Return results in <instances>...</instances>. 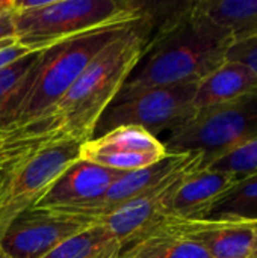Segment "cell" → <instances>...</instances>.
<instances>
[{
  "label": "cell",
  "mask_w": 257,
  "mask_h": 258,
  "mask_svg": "<svg viewBox=\"0 0 257 258\" xmlns=\"http://www.w3.org/2000/svg\"><path fill=\"white\" fill-rule=\"evenodd\" d=\"M171 3L147 9L145 15L114 38L83 70L67 94L33 125L2 139L5 166L39 148L94 138L95 127L138 65Z\"/></svg>",
  "instance_id": "cell-1"
},
{
  "label": "cell",
  "mask_w": 257,
  "mask_h": 258,
  "mask_svg": "<svg viewBox=\"0 0 257 258\" xmlns=\"http://www.w3.org/2000/svg\"><path fill=\"white\" fill-rule=\"evenodd\" d=\"M232 44V36L197 12L192 2L176 3L156 26L118 95L198 83L226 62Z\"/></svg>",
  "instance_id": "cell-2"
},
{
  "label": "cell",
  "mask_w": 257,
  "mask_h": 258,
  "mask_svg": "<svg viewBox=\"0 0 257 258\" xmlns=\"http://www.w3.org/2000/svg\"><path fill=\"white\" fill-rule=\"evenodd\" d=\"M133 23L100 27L41 50L30 82L0 124L2 139L39 121L67 94L89 62Z\"/></svg>",
  "instance_id": "cell-3"
},
{
  "label": "cell",
  "mask_w": 257,
  "mask_h": 258,
  "mask_svg": "<svg viewBox=\"0 0 257 258\" xmlns=\"http://www.w3.org/2000/svg\"><path fill=\"white\" fill-rule=\"evenodd\" d=\"M148 5L130 0H48L42 8L12 11L17 42L41 51L64 39L139 20Z\"/></svg>",
  "instance_id": "cell-4"
},
{
  "label": "cell",
  "mask_w": 257,
  "mask_h": 258,
  "mask_svg": "<svg viewBox=\"0 0 257 258\" xmlns=\"http://www.w3.org/2000/svg\"><path fill=\"white\" fill-rule=\"evenodd\" d=\"M257 136V94L197 110L165 139L167 154L198 153L201 169Z\"/></svg>",
  "instance_id": "cell-5"
},
{
  "label": "cell",
  "mask_w": 257,
  "mask_h": 258,
  "mask_svg": "<svg viewBox=\"0 0 257 258\" xmlns=\"http://www.w3.org/2000/svg\"><path fill=\"white\" fill-rule=\"evenodd\" d=\"M80 144L65 142L27 153L9 162L0 172V239L8 227L32 209L79 160Z\"/></svg>",
  "instance_id": "cell-6"
},
{
  "label": "cell",
  "mask_w": 257,
  "mask_h": 258,
  "mask_svg": "<svg viewBox=\"0 0 257 258\" xmlns=\"http://www.w3.org/2000/svg\"><path fill=\"white\" fill-rule=\"evenodd\" d=\"M198 83H182L118 95L101 115L95 136L124 125L144 128L156 136L186 124L194 115V97Z\"/></svg>",
  "instance_id": "cell-7"
},
{
  "label": "cell",
  "mask_w": 257,
  "mask_h": 258,
  "mask_svg": "<svg viewBox=\"0 0 257 258\" xmlns=\"http://www.w3.org/2000/svg\"><path fill=\"white\" fill-rule=\"evenodd\" d=\"M201 165L203 157L197 153L186 165L176 169L145 192L139 194L100 224H103L114 234L121 246L156 230L171 218L170 206L182 181L192 171L201 169Z\"/></svg>",
  "instance_id": "cell-8"
},
{
  "label": "cell",
  "mask_w": 257,
  "mask_h": 258,
  "mask_svg": "<svg viewBox=\"0 0 257 258\" xmlns=\"http://www.w3.org/2000/svg\"><path fill=\"white\" fill-rule=\"evenodd\" d=\"M167 156L164 144L156 136L135 125L109 130L80 144L79 150V159L118 172L145 169Z\"/></svg>",
  "instance_id": "cell-9"
},
{
  "label": "cell",
  "mask_w": 257,
  "mask_h": 258,
  "mask_svg": "<svg viewBox=\"0 0 257 258\" xmlns=\"http://www.w3.org/2000/svg\"><path fill=\"white\" fill-rule=\"evenodd\" d=\"M89 227L53 210L29 209L21 213L0 239L6 258H45L62 242Z\"/></svg>",
  "instance_id": "cell-10"
},
{
  "label": "cell",
  "mask_w": 257,
  "mask_h": 258,
  "mask_svg": "<svg viewBox=\"0 0 257 258\" xmlns=\"http://www.w3.org/2000/svg\"><path fill=\"white\" fill-rule=\"evenodd\" d=\"M197 153L189 154H168L165 159L158 162L153 166H148L141 171L126 172L123 174L101 197L68 209H59L53 212L64 213L74 219H79L88 225L103 222L109 215L121 209L124 204L136 198L139 194L145 192L148 187L155 186L165 177H168L176 169L186 165L189 160L194 159Z\"/></svg>",
  "instance_id": "cell-11"
},
{
  "label": "cell",
  "mask_w": 257,
  "mask_h": 258,
  "mask_svg": "<svg viewBox=\"0 0 257 258\" xmlns=\"http://www.w3.org/2000/svg\"><path fill=\"white\" fill-rule=\"evenodd\" d=\"M257 222L182 221L170 218L164 227L200 245L211 258H248Z\"/></svg>",
  "instance_id": "cell-12"
},
{
  "label": "cell",
  "mask_w": 257,
  "mask_h": 258,
  "mask_svg": "<svg viewBox=\"0 0 257 258\" xmlns=\"http://www.w3.org/2000/svg\"><path fill=\"white\" fill-rule=\"evenodd\" d=\"M123 174L106 169L88 160L74 162L50 187V190L32 207L59 210L76 207L101 197Z\"/></svg>",
  "instance_id": "cell-13"
},
{
  "label": "cell",
  "mask_w": 257,
  "mask_h": 258,
  "mask_svg": "<svg viewBox=\"0 0 257 258\" xmlns=\"http://www.w3.org/2000/svg\"><path fill=\"white\" fill-rule=\"evenodd\" d=\"M236 181L235 175L209 168L192 171L173 197L170 206L171 218L182 221L200 219L206 209Z\"/></svg>",
  "instance_id": "cell-14"
},
{
  "label": "cell",
  "mask_w": 257,
  "mask_h": 258,
  "mask_svg": "<svg viewBox=\"0 0 257 258\" xmlns=\"http://www.w3.org/2000/svg\"><path fill=\"white\" fill-rule=\"evenodd\" d=\"M253 94H257L256 73L241 62L226 59L223 65L198 82L194 107L201 110Z\"/></svg>",
  "instance_id": "cell-15"
},
{
  "label": "cell",
  "mask_w": 257,
  "mask_h": 258,
  "mask_svg": "<svg viewBox=\"0 0 257 258\" xmlns=\"http://www.w3.org/2000/svg\"><path fill=\"white\" fill-rule=\"evenodd\" d=\"M192 6L224 29L233 44L257 38V0H195Z\"/></svg>",
  "instance_id": "cell-16"
},
{
  "label": "cell",
  "mask_w": 257,
  "mask_h": 258,
  "mask_svg": "<svg viewBox=\"0 0 257 258\" xmlns=\"http://www.w3.org/2000/svg\"><path fill=\"white\" fill-rule=\"evenodd\" d=\"M117 258H211L195 242L164 227L121 246Z\"/></svg>",
  "instance_id": "cell-17"
},
{
  "label": "cell",
  "mask_w": 257,
  "mask_h": 258,
  "mask_svg": "<svg viewBox=\"0 0 257 258\" xmlns=\"http://www.w3.org/2000/svg\"><path fill=\"white\" fill-rule=\"evenodd\" d=\"M200 219L257 222V172L239 178L206 209Z\"/></svg>",
  "instance_id": "cell-18"
},
{
  "label": "cell",
  "mask_w": 257,
  "mask_h": 258,
  "mask_svg": "<svg viewBox=\"0 0 257 258\" xmlns=\"http://www.w3.org/2000/svg\"><path fill=\"white\" fill-rule=\"evenodd\" d=\"M120 242L103 224H92L55 248L45 258H117Z\"/></svg>",
  "instance_id": "cell-19"
},
{
  "label": "cell",
  "mask_w": 257,
  "mask_h": 258,
  "mask_svg": "<svg viewBox=\"0 0 257 258\" xmlns=\"http://www.w3.org/2000/svg\"><path fill=\"white\" fill-rule=\"evenodd\" d=\"M41 51H33L0 70V124L32 79Z\"/></svg>",
  "instance_id": "cell-20"
},
{
  "label": "cell",
  "mask_w": 257,
  "mask_h": 258,
  "mask_svg": "<svg viewBox=\"0 0 257 258\" xmlns=\"http://www.w3.org/2000/svg\"><path fill=\"white\" fill-rule=\"evenodd\" d=\"M208 168L232 174L238 180L257 172V136L214 160Z\"/></svg>",
  "instance_id": "cell-21"
},
{
  "label": "cell",
  "mask_w": 257,
  "mask_h": 258,
  "mask_svg": "<svg viewBox=\"0 0 257 258\" xmlns=\"http://www.w3.org/2000/svg\"><path fill=\"white\" fill-rule=\"evenodd\" d=\"M227 60H236L248 68H251L257 74V38L232 44L227 53Z\"/></svg>",
  "instance_id": "cell-22"
},
{
  "label": "cell",
  "mask_w": 257,
  "mask_h": 258,
  "mask_svg": "<svg viewBox=\"0 0 257 258\" xmlns=\"http://www.w3.org/2000/svg\"><path fill=\"white\" fill-rule=\"evenodd\" d=\"M30 53H33V51L23 47V45H20L18 42L2 47L0 48V70L6 68L8 65L14 63L15 60H18V59H21V57H24V56H27Z\"/></svg>",
  "instance_id": "cell-23"
},
{
  "label": "cell",
  "mask_w": 257,
  "mask_h": 258,
  "mask_svg": "<svg viewBox=\"0 0 257 258\" xmlns=\"http://www.w3.org/2000/svg\"><path fill=\"white\" fill-rule=\"evenodd\" d=\"M17 42L15 27H14V12L8 11L0 17V48Z\"/></svg>",
  "instance_id": "cell-24"
},
{
  "label": "cell",
  "mask_w": 257,
  "mask_h": 258,
  "mask_svg": "<svg viewBox=\"0 0 257 258\" xmlns=\"http://www.w3.org/2000/svg\"><path fill=\"white\" fill-rule=\"evenodd\" d=\"M12 9V0H0V17Z\"/></svg>",
  "instance_id": "cell-25"
},
{
  "label": "cell",
  "mask_w": 257,
  "mask_h": 258,
  "mask_svg": "<svg viewBox=\"0 0 257 258\" xmlns=\"http://www.w3.org/2000/svg\"><path fill=\"white\" fill-rule=\"evenodd\" d=\"M248 258H257V225H256V231H254L253 245H251V251H250V255H248Z\"/></svg>",
  "instance_id": "cell-26"
},
{
  "label": "cell",
  "mask_w": 257,
  "mask_h": 258,
  "mask_svg": "<svg viewBox=\"0 0 257 258\" xmlns=\"http://www.w3.org/2000/svg\"><path fill=\"white\" fill-rule=\"evenodd\" d=\"M5 168V159H3V150H2V136H0V172Z\"/></svg>",
  "instance_id": "cell-27"
},
{
  "label": "cell",
  "mask_w": 257,
  "mask_h": 258,
  "mask_svg": "<svg viewBox=\"0 0 257 258\" xmlns=\"http://www.w3.org/2000/svg\"><path fill=\"white\" fill-rule=\"evenodd\" d=\"M0 258H6V257H5V254H3L2 251H0Z\"/></svg>",
  "instance_id": "cell-28"
}]
</instances>
